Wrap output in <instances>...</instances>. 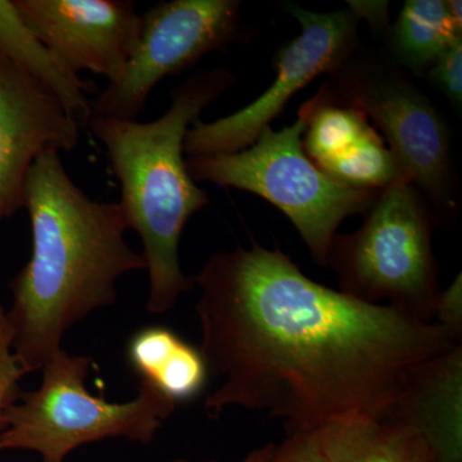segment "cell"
<instances>
[{
	"instance_id": "obj_1",
	"label": "cell",
	"mask_w": 462,
	"mask_h": 462,
	"mask_svg": "<svg viewBox=\"0 0 462 462\" xmlns=\"http://www.w3.org/2000/svg\"><path fill=\"white\" fill-rule=\"evenodd\" d=\"M209 419L227 407L315 431L349 418L385 420L419 365L462 346L437 322L324 287L278 247L217 252L193 276Z\"/></svg>"
},
{
	"instance_id": "obj_2",
	"label": "cell",
	"mask_w": 462,
	"mask_h": 462,
	"mask_svg": "<svg viewBox=\"0 0 462 462\" xmlns=\"http://www.w3.org/2000/svg\"><path fill=\"white\" fill-rule=\"evenodd\" d=\"M23 208L32 257L11 282L5 319L12 355L29 374L60 351L76 322L114 305L118 279L145 270V261L125 239L129 226L120 202L90 199L56 152L39 157L27 173Z\"/></svg>"
},
{
	"instance_id": "obj_3",
	"label": "cell",
	"mask_w": 462,
	"mask_h": 462,
	"mask_svg": "<svg viewBox=\"0 0 462 462\" xmlns=\"http://www.w3.org/2000/svg\"><path fill=\"white\" fill-rule=\"evenodd\" d=\"M236 81L229 67L194 72L173 87L166 114L151 123L90 115L88 127L106 149L121 187L127 226L141 236L149 275L147 310L165 314L193 291L179 258L182 230L209 197L188 172L184 139L194 121Z\"/></svg>"
},
{
	"instance_id": "obj_4",
	"label": "cell",
	"mask_w": 462,
	"mask_h": 462,
	"mask_svg": "<svg viewBox=\"0 0 462 462\" xmlns=\"http://www.w3.org/2000/svg\"><path fill=\"white\" fill-rule=\"evenodd\" d=\"M364 223L351 234H337L328 266L339 291L370 305H387L421 322H436L440 289L431 236L439 218L411 184L380 190Z\"/></svg>"
},
{
	"instance_id": "obj_5",
	"label": "cell",
	"mask_w": 462,
	"mask_h": 462,
	"mask_svg": "<svg viewBox=\"0 0 462 462\" xmlns=\"http://www.w3.org/2000/svg\"><path fill=\"white\" fill-rule=\"evenodd\" d=\"M311 111L309 100L291 126L281 132L266 127L251 147L236 153L188 157L187 167L193 181L249 191L278 207L296 226L312 260L327 267L340 224L365 214L380 190L340 184L310 160L302 135Z\"/></svg>"
},
{
	"instance_id": "obj_6",
	"label": "cell",
	"mask_w": 462,
	"mask_h": 462,
	"mask_svg": "<svg viewBox=\"0 0 462 462\" xmlns=\"http://www.w3.org/2000/svg\"><path fill=\"white\" fill-rule=\"evenodd\" d=\"M91 358L62 348L42 367L41 387L18 394L2 412L0 448L38 452L42 461L63 462L74 449L106 438L148 445L176 403L142 384L138 397L111 403L88 392Z\"/></svg>"
},
{
	"instance_id": "obj_7",
	"label": "cell",
	"mask_w": 462,
	"mask_h": 462,
	"mask_svg": "<svg viewBox=\"0 0 462 462\" xmlns=\"http://www.w3.org/2000/svg\"><path fill=\"white\" fill-rule=\"evenodd\" d=\"M318 91L328 102L354 106L384 134L401 178L416 188L440 220L460 209L451 135L431 100L385 57L357 51Z\"/></svg>"
},
{
	"instance_id": "obj_8",
	"label": "cell",
	"mask_w": 462,
	"mask_h": 462,
	"mask_svg": "<svg viewBox=\"0 0 462 462\" xmlns=\"http://www.w3.org/2000/svg\"><path fill=\"white\" fill-rule=\"evenodd\" d=\"M240 9V0H171L149 7L123 78L91 100L90 115L136 120L163 79L189 71L212 51L254 38Z\"/></svg>"
},
{
	"instance_id": "obj_9",
	"label": "cell",
	"mask_w": 462,
	"mask_h": 462,
	"mask_svg": "<svg viewBox=\"0 0 462 462\" xmlns=\"http://www.w3.org/2000/svg\"><path fill=\"white\" fill-rule=\"evenodd\" d=\"M300 33L273 56L275 80L247 107L212 123L194 121L184 139L187 157L236 153L251 147L284 111L289 99L322 74H333L360 51V17L351 8L318 14L289 5Z\"/></svg>"
},
{
	"instance_id": "obj_10",
	"label": "cell",
	"mask_w": 462,
	"mask_h": 462,
	"mask_svg": "<svg viewBox=\"0 0 462 462\" xmlns=\"http://www.w3.org/2000/svg\"><path fill=\"white\" fill-rule=\"evenodd\" d=\"M18 14L75 74L123 78L138 47L142 14L132 0H14Z\"/></svg>"
},
{
	"instance_id": "obj_11",
	"label": "cell",
	"mask_w": 462,
	"mask_h": 462,
	"mask_svg": "<svg viewBox=\"0 0 462 462\" xmlns=\"http://www.w3.org/2000/svg\"><path fill=\"white\" fill-rule=\"evenodd\" d=\"M79 143L80 124L60 99L0 56V223L23 208L35 161L75 151Z\"/></svg>"
},
{
	"instance_id": "obj_12",
	"label": "cell",
	"mask_w": 462,
	"mask_h": 462,
	"mask_svg": "<svg viewBox=\"0 0 462 462\" xmlns=\"http://www.w3.org/2000/svg\"><path fill=\"white\" fill-rule=\"evenodd\" d=\"M310 102L303 149L322 172L356 189L379 191L404 182L393 154L361 109L328 102L319 93Z\"/></svg>"
},
{
	"instance_id": "obj_13",
	"label": "cell",
	"mask_w": 462,
	"mask_h": 462,
	"mask_svg": "<svg viewBox=\"0 0 462 462\" xmlns=\"http://www.w3.org/2000/svg\"><path fill=\"white\" fill-rule=\"evenodd\" d=\"M385 420L418 431L434 462H462V346L415 367Z\"/></svg>"
},
{
	"instance_id": "obj_14",
	"label": "cell",
	"mask_w": 462,
	"mask_h": 462,
	"mask_svg": "<svg viewBox=\"0 0 462 462\" xmlns=\"http://www.w3.org/2000/svg\"><path fill=\"white\" fill-rule=\"evenodd\" d=\"M0 56L54 94L79 124L87 125L89 94L96 93L97 85L83 80L51 53L18 14L14 0H0Z\"/></svg>"
},
{
	"instance_id": "obj_15",
	"label": "cell",
	"mask_w": 462,
	"mask_h": 462,
	"mask_svg": "<svg viewBox=\"0 0 462 462\" xmlns=\"http://www.w3.org/2000/svg\"><path fill=\"white\" fill-rule=\"evenodd\" d=\"M315 436L327 462H434L424 438L397 421L349 416L322 425Z\"/></svg>"
},
{
	"instance_id": "obj_16",
	"label": "cell",
	"mask_w": 462,
	"mask_h": 462,
	"mask_svg": "<svg viewBox=\"0 0 462 462\" xmlns=\"http://www.w3.org/2000/svg\"><path fill=\"white\" fill-rule=\"evenodd\" d=\"M126 354L142 384L175 403L193 400L205 388L208 372L199 349L167 328L139 330L129 340Z\"/></svg>"
},
{
	"instance_id": "obj_17",
	"label": "cell",
	"mask_w": 462,
	"mask_h": 462,
	"mask_svg": "<svg viewBox=\"0 0 462 462\" xmlns=\"http://www.w3.org/2000/svg\"><path fill=\"white\" fill-rule=\"evenodd\" d=\"M462 38V27L449 14L447 0H407L385 33V58L394 66L424 76L449 42Z\"/></svg>"
},
{
	"instance_id": "obj_18",
	"label": "cell",
	"mask_w": 462,
	"mask_h": 462,
	"mask_svg": "<svg viewBox=\"0 0 462 462\" xmlns=\"http://www.w3.org/2000/svg\"><path fill=\"white\" fill-rule=\"evenodd\" d=\"M431 84L456 108L462 107V38L455 39L438 54L425 72Z\"/></svg>"
},
{
	"instance_id": "obj_19",
	"label": "cell",
	"mask_w": 462,
	"mask_h": 462,
	"mask_svg": "<svg viewBox=\"0 0 462 462\" xmlns=\"http://www.w3.org/2000/svg\"><path fill=\"white\" fill-rule=\"evenodd\" d=\"M25 375L18 366L11 351V337L3 322H0V430H2V412L7 404L17 400L18 380ZM2 449V448H0Z\"/></svg>"
},
{
	"instance_id": "obj_20",
	"label": "cell",
	"mask_w": 462,
	"mask_h": 462,
	"mask_svg": "<svg viewBox=\"0 0 462 462\" xmlns=\"http://www.w3.org/2000/svg\"><path fill=\"white\" fill-rule=\"evenodd\" d=\"M270 462H327L316 440L315 431L289 433L275 445Z\"/></svg>"
},
{
	"instance_id": "obj_21",
	"label": "cell",
	"mask_w": 462,
	"mask_h": 462,
	"mask_svg": "<svg viewBox=\"0 0 462 462\" xmlns=\"http://www.w3.org/2000/svg\"><path fill=\"white\" fill-rule=\"evenodd\" d=\"M436 322L457 343L462 340V282L461 273L451 287L440 291L438 300ZM462 345V343H461Z\"/></svg>"
},
{
	"instance_id": "obj_22",
	"label": "cell",
	"mask_w": 462,
	"mask_h": 462,
	"mask_svg": "<svg viewBox=\"0 0 462 462\" xmlns=\"http://www.w3.org/2000/svg\"><path fill=\"white\" fill-rule=\"evenodd\" d=\"M348 8L357 14L358 17H365L369 21L373 32L379 33L388 32V2H346Z\"/></svg>"
},
{
	"instance_id": "obj_23",
	"label": "cell",
	"mask_w": 462,
	"mask_h": 462,
	"mask_svg": "<svg viewBox=\"0 0 462 462\" xmlns=\"http://www.w3.org/2000/svg\"><path fill=\"white\" fill-rule=\"evenodd\" d=\"M273 448H275V443H267V445H263L258 447V448L254 449V451L249 452L247 456H245L243 460L238 462H270L272 460V456L273 452ZM167 462H191L188 460H172ZM209 462H220V461H209Z\"/></svg>"
},
{
	"instance_id": "obj_24",
	"label": "cell",
	"mask_w": 462,
	"mask_h": 462,
	"mask_svg": "<svg viewBox=\"0 0 462 462\" xmlns=\"http://www.w3.org/2000/svg\"><path fill=\"white\" fill-rule=\"evenodd\" d=\"M42 462H50V461H42Z\"/></svg>"
}]
</instances>
